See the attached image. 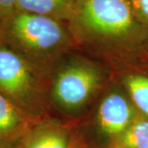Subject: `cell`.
I'll return each instance as SVG.
<instances>
[{
    "label": "cell",
    "instance_id": "cell-1",
    "mask_svg": "<svg viewBox=\"0 0 148 148\" xmlns=\"http://www.w3.org/2000/svg\"><path fill=\"white\" fill-rule=\"evenodd\" d=\"M68 27L74 43L107 54L135 52L148 43V28L128 0H77Z\"/></svg>",
    "mask_w": 148,
    "mask_h": 148
},
{
    "label": "cell",
    "instance_id": "cell-2",
    "mask_svg": "<svg viewBox=\"0 0 148 148\" xmlns=\"http://www.w3.org/2000/svg\"><path fill=\"white\" fill-rule=\"evenodd\" d=\"M0 41L45 73L74 44L64 22L18 11H14L0 24Z\"/></svg>",
    "mask_w": 148,
    "mask_h": 148
},
{
    "label": "cell",
    "instance_id": "cell-3",
    "mask_svg": "<svg viewBox=\"0 0 148 148\" xmlns=\"http://www.w3.org/2000/svg\"><path fill=\"white\" fill-rule=\"evenodd\" d=\"M45 73L0 41V93L36 121L46 111Z\"/></svg>",
    "mask_w": 148,
    "mask_h": 148
},
{
    "label": "cell",
    "instance_id": "cell-4",
    "mask_svg": "<svg viewBox=\"0 0 148 148\" xmlns=\"http://www.w3.org/2000/svg\"><path fill=\"white\" fill-rule=\"evenodd\" d=\"M105 73L90 60L75 58L59 67L53 76L50 98L60 110L74 113L83 109L100 90Z\"/></svg>",
    "mask_w": 148,
    "mask_h": 148
},
{
    "label": "cell",
    "instance_id": "cell-5",
    "mask_svg": "<svg viewBox=\"0 0 148 148\" xmlns=\"http://www.w3.org/2000/svg\"><path fill=\"white\" fill-rule=\"evenodd\" d=\"M130 99L114 90L102 99L97 113V125L101 132L112 142L138 116L139 112Z\"/></svg>",
    "mask_w": 148,
    "mask_h": 148
},
{
    "label": "cell",
    "instance_id": "cell-6",
    "mask_svg": "<svg viewBox=\"0 0 148 148\" xmlns=\"http://www.w3.org/2000/svg\"><path fill=\"white\" fill-rule=\"evenodd\" d=\"M13 148H77L72 132L58 122L38 120Z\"/></svg>",
    "mask_w": 148,
    "mask_h": 148
},
{
    "label": "cell",
    "instance_id": "cell-7",
    "mask_svg": "<svg viewBox=\"0 0 148 148\" xmlns=\"http://www.w3.org/2000/svg\"><path fill=\"white\" fill-rule=\"evenodd\" d=\"M35 122L0 93V147H14Z\"/></svg>",
    "mask_w": 148,
    "mask_h": 148
},
{
    "label": "cell",
    "instance_id": "cell-8",
    "mask_svg": "<svg viewBox=\"0 0 148 148\" xmlns=\"http://www.w3.org/2000/svg\"><path fill=\"white\" fill-rule=\"evenodd\" d=\"M77 0H16L15 11L49 16L69 22Z\"/></svg>",
    "mask_w": 148,
    "mask_h": 148
},
{
    "label": "cell",
    "instance_id": "cell-9",
    "mask_svg": "<svg viewBox=\"0 0 148 148\" xmlns=\"http://www.w3.org/2000/svg\"><path fill=\"white\" fill-rule=\"evenodd\" d=\"M110 148H148V118L139 115L110 142Z\"/></svg>",
    "mask_w": 148,
    "mask_h": 148
},
{
    "label": "cell",
    "instance_id": "cell-10",
    "mask_svg": "<svg viewBox=\"0 0 148 148\" xmlns=\"http://www.w3.org/2000/svg\"><path fill=\"white\" fill-rule=\"evenodd\" d=\"M123 82L133 106L142 115L148 118V76L127 74L123 77Z\"/></svg>",
    "mask_w": 148,
    "mask_h": 148
},
{
    "label": "cell",
    "instance_id": "cell-11",
    "mask_svg": "<svg viewBox=\"0 0 148 148\" xmlns=\"http://www.w3.org/2000/svg\"><path fill=\"white\" fill-rule=\"evenodd\" d=\"M138 20L148 28V0H128Z\"/></svg>",
    "mask_w": 148,
    "mask_h": 148
},
{
    "label": "cell",
    "instance_id": "cell-12",
    "mask_svg": "<svg viewBox=\"0 0 148 148\" xmlns=\"http://www.w3.org/2000/svg\"><path fill=\"white\" fill-rule=\"evenodd\" d=\"M16 0H0V24L15 11Z\"/></svg>",
    "mask_w": 148,
    "mask_h": 148
},
{
    "label": "cell",
    "instance_id": "cell-13",
    "mask_svg": "<svg viewBox=\"0 0 148 148\" xmlns=\"http://www.w3.org/2000/svg\"><path fill=\"white\" fill-rule=\"evenodd\" d=\"M0 148H2V147H0Z\"/></svg>",
    "mask_w": 148,
    "mask_h": 148
}]
</instances>
